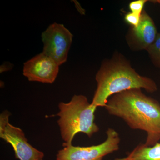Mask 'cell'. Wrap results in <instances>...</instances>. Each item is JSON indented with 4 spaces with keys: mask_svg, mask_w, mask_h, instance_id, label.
<instances>
[{
    "mask_svg": "<svg viewBox=\"0 0 160 160\" xmlns=\"http://www.w3.org/2000/svg\"><path fill=\"white\" fill-rule=\"evenodd\" d=\"M146 51L152 64L160 69V33H158L154 42Z\"/></svg>",
    "mask_w": 160,
    "mask_h": 160,
    "instance_id": "30bf717a",
    "label": "cell"
},
{
    "mask_svg": "<svg viewBox=\"0 0 160 160\" xmlns=\"http://www.w3.org/2000/svg\"><path fill=\"white\" fill-rule=\"evenodd\" d=\"M141 15H139L133 12H128L125 15V21L127 24L130 25L131 27H138L141 21Z\"/></svg>",
    "mask_w": 160,
    "mask_h": 160,
    "instance_id": "7c38bea8",
    "label": "cell"
},
{
    "mask_svg": "<svg viewBox=\"0 0 160 160\" xmlns=\"http://www.w3.org/2000/svg\"><path fill=\"white\" fill-rule=\"evenodd\" d=\"M105 107L109 114L122 119L131 129L146 131V146H154L160 141V103L141 89L113 95Z\"/></svg>",
    "mask_w": 160,
    "mask_h": 160,
    "instance_id": "6da1fadb",
    "label": "cell"
},
{
    "mask_svg": "<svg viewBox=\"0 0 160 160\" xmlns=\"http://www.w3.org/2000/svg\"><path fill=\"white\" fill-rule=\"evenodd\" d=\"M107 138L103 143L88 147H64L58 152L57 160H102L104 157L119 149V135L114 129L109 128L106 131Z\"/></svg>",
    "mask_w": 160,
    "mask_h": 160,
    "instance_id": "277c9868",
    "label": "cell"
},
{
    "mask_svg": "<svg viewBox=\"0 0 160 160\" xmlns=\"http://www.w3.org/2000/svg\"><path fill=\"white\" fill-rule=\"evenodd\" d=\"M114 160H127V158H123L116 159H115Z\"/></svg>",
    "mask_w": 160,
    "mask_h": 160,
    "instance_id": "9a60e30c",
    "label": "cell"
},
{
    "mask_svg": "<svg viewBox=\"0 0 160 160\" xmlns=\"http://www.w3.org/2000/svg\"><path fill=\"white\" fill-rule=\"evenodd\" d=\"M57 115L63 147L72 145L75 135L83 132L91 138L99 130L95 122L97 106L89 102L83 95H75L68 103L60 102Z\"/></svg>",
    "mask_w": 160,
    "mask_h": 160,
    "instance_id": "3957f363",
    "label": "cell"
},
{
    "mask_svg": "<svg viewBox=\"0 0 160 160\" xmlns=\"http://www.w3.org/2000/svg\"><path fill=\"white\" fill-rule=\"evenodd\" d=\"M95 79L97 87L92 104L97 107H105L112 95L129 89H143L150 93L158 90L153 80L139 74L120 54L103 62Z\"/></svg>",
    "mask_w": 160,
    "mask_h": 160,
    "instance_id": "7a4b0ae2",
    "label": "cell"
},
{
    "mask_svg": "<svg viewBox=\"0 0 160 160\" xmlns=\"http://www.w3.org/2000/svg\"><path fill=\"white\" fill-rule=\"evenodd\" d=\"M12 68V65L9 62H6L4 63L1 66L0 68V72L1 73L4 72L8 71L11 69Z\"/></svg>",
    "mask_w": 160,
    "mask_h": 160,
    "instance_id": "4fadbf2b",
    "label": "cell"
},
{
    "mask_svg": "<svg viewBox=\"0 0 160 160\" xmlns=\"http://www.w3.org/2000/svg\"><path fill=\"white\" fill-rule=\"evenodd\" d=\"M154 21L143 10L138 27H130L126 35L129 48L134 51L147 50L153 43L158 34Z\"/></svg>",
    "mask_w": 160,
    "mask_h": 160,
    "instance_id": "ba28073f",
    "label": "cell"
},
{
    "mask_svg": "<svg viewBox=\"0 0 160 160\" xmlns=\"http://www.w3.org/2000/svg\"><path fill=\"white\" fill-rule=\"evenodd\" d=\"M149 2H151L152 3L158 4L160 5V0H152V1H149Z\"/></svg>",
    "mask_w": 160,
    "mask_h": 160,
    "instance_id": "5bb4252c",
    "label": "cell"
},
{
    "mask_svg": "<svg viewBox=\"0 0 160 160\" xmlns=\"http://www.w3.org/2000/svg\"><path fill=\"white\" fill-rule=\"evenodd\" d=\"M59 66L42 52L24 63L23 74L30 82L52 84L57 77Z\"/></svg>",
    "mask_w": 160,
    "mask_h": 160,
    "instance_id": "52a82bcc",
    "label": "cell"
},
{
    "mask_svg": "<svg viewBox=\"0 0 160 160\" xmlns=\"http://www.w3.org/2000/svg\"><path fill=\"white\" fill-rule=\"evenodd\" d=\"M10 113L5 111L0 116V137L9 143L16 158L20 160H43L44 154L30 145L22 129L9 123Z\"/></svg>",
    "mask_w": 160,
    "mask_h": 160,
    "instance_id": "5b68a950",
    "label": "cell"
},
{
    "mask_svg": "<svg viewBox=\"0 0 160 160\" xmlns=\"http://www.w3.org/2000/svg\"><path fill=\"white\" fill-rule=\"evenodd\" d=\"M72 38L73 35L63 24L52 23L42 33V52L61 66L67 61Z\"/></svg>",
    "mask_w": 160,
    "mask_h": 160,
    "instance_id": "8992f818",
    "label": "cell"
},
{
    "mask_svg": "<svg viewBox=\"0 0 160 160\" xmlns=\"http://www.w3.org/2000/svg\"><path fill=\"white\" fill-rule=\"evenodd\" d=\"M126 158L127 160H160V143L151 146L139 144Z\"/></svg>",
    "mask_w": 160,
    "mask_h": 160,
    "instance_id": "9c48e42d",
    "label": "cell"
},
{
    "mask_svg": "<svg viewBox=\"0 0 160 160\" xmlns=\"http://www.w3.org/2000/svg\"><path fill=\"white\" fill-rule=\"evenodd\" d=\"M147 0H137L129 3V7L131 12L141 16Z\"/></svg>",
    "mask_w": 160,
    "mask_h": 160,
    "instance_id": "8fae6325",
    "label": "cell"
}]
</instances>
